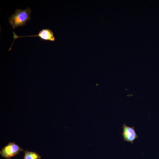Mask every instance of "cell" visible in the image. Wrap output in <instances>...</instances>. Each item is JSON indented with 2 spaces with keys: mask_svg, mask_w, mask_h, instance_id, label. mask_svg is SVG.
I'll return each instance as SVG.
<instances>
[{
  "mask_svg": "<svg viewBox=\"0 0 159 159\" xmlns=\"http://www.w3.org/2000/svg\"><path fill=\"white\" fill-rule=\"evenodd\" d=\"M32 11L29 7L24 10L17 9L15 13L10 17L8 22L13 29L26 24V22L31 19L30 14Z\"/></svg>",
  "mask_w": 159,
  "mask_h": 159,
  "instance_id": "6da1fadb",
  "label": "cell"
},
{
  "mask_svg": "<svg viewBox=\"0 0 159 159\" xmlns=\"http://www.w3.org/2000/svg\"><path fill=\"white\" fill-rule=\"evenodd\" d=\"M23 149L14 143H9L1 150L0 154L3 157L7 159H11L18 154Z\"/></svg>",
  "mask_w": 159,
  "mask_h": 159,
  "instance_id": "7a4b0ae2",
  "label": "cell"
},
{
  "mask_svg": "<svg viewBox=\"0 0 159 159\" xmlns=\"http://www.w3.org/2000/svg\"><path fill=\"white\" fill-rule=\"evenodd\" d=\"M13 37L14 39L11 47L9 50V51L11 49L12 46L14 43L15 40L19 37H39L41 39L45 41H50L52 42L54 41L55 39L53 32L48 29H43L40 30L37 35H34L29 36H18L14 32H13Z\"/></svg>",
  "mask_w": 159,
  "mask_h": 159,
  "instance_id": "3957f363",
  "label": "cell"
},
{
  "mask_svg": "<svg viewBox=\"0 0 159 159\" xmlns=\"http://www.w3.org/2000/svg\"><path fill=\"white\" fill-rule=\"evenodd\" d=\"M123 132L122 136L125 141L128 142L132 144L134 140L138 138L134 126H128L124 124L122 126Z\"/></svg>",
  "mask_w": 159,
  "mask_h": 159,
  "instance_id": "277c9868",
  "label": "cell"
},
{
  "mask_svg": "<svg viewBox=\"0 0 159 159\" xmlns=\"http://www.w3.org/2000/svg\"><path fill=\"white\" fill-rule=\"evenodd\" d=\"M41 158V156L35 152L26 151L24 152L23 159H39Z\"/></svg>",
  "mask_w": 159,
  "mask_h": 159,
  "instance_id": "5b68a950",
  "label": "cell"
}]
</instances>
